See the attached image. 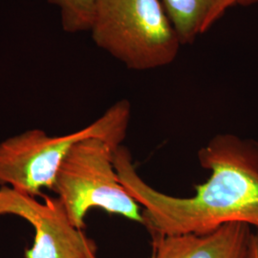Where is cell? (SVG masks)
Listing matches in <instances>:
<instances>
[{
    "label": "cell",
    "mask_w": 258,
    "mask_h": 258,
    "mask_svg": "<svg viewBox=\"0 0 258 258\" xmlns=\"http://www.w3.org/2000/svg\"><path fill=\"white\" fill-rule=\"evenodd\" d=\"M200 166L211 171L190 197L157 190L139 174L132 155L120 146L114 166L121 184L142 207V226L151 237L214 231L242 223L258 230V143L226 133L198 151Z\"/></svg>",
    "instance_id": "6da1fadb"
},
{
    "label": "cell",
    "mask_w": 258,
    "mask_h": 258,
    "mask_svg": "<svg viewBox=\"0 0 258 258\" xmlns=\"http://www.w3.org/2000/svg\"><path fill=\"white\" fill-rule=\"evenodd\" d=\"M131 118V104L120 100L98 120L63 136H49L41 129H30L0 143V185L31 196L52 189L65 157L77 143L100 138L114 150L122 146Z\"/></svg>",
    "instance_id": "7a4b0ae2"
},
{
    "label": "cell",
    "mask_w": 258,
    "mask_h": 258,
    "mask_svg": "<svg viewBox=\"0 0 258 258\" xmlns=\"http://www.w3.org/2000/svg\"><path fill=\"white\" fill-rule=\"evenodd\" d=\"M93 40L128 69L170 64L182 45L162 0H98Z\"/></svg>",
    "instance_id": "3957f363"
},
{
    "label": "cell",
    "mask_w": 258,
    "mask_h": 258,
    "mask_svg": "<svg viewBox=\"0 0 258 258\" xmlns=\"http://www.w3.org/2000/svg\"><path fill=\"white\" fill-rule=\"evenodd\" d=\"M113 160L114 149L105 141L87 138L75 145L59 166L52 190L78 229H84L94 209L142 225V207L120 183Z\"/></svg>",
    "instance_id": "277c9868"
},
{
    "label": "cell",
    "mask_w": 258,
    "mask_h": 258,
    "mask_svg": "<svg viewBox=\"0 0 258 258\" xmlns=\"http://www.w3.org/2000/svg\"><path fill=\"white\" fill-rule=\"evenodd\" d=\"M35 196L10 186L0 187V216L16 215L35 230L34 243L24 258H99L96 242L75 227L58 197Z\"/></svg>",
    "instance_id": "5b68a950"
},
{
    "label": "cell",
    "mask_w": 258,
    "mask_h": 258,
    "mask_svg": "<svg viewBox=\"0 0 258 258\" xmlns=\"http://www.w3.org/2000/svg\"><path fill=\"white\" fill-rule=\"evenodd\" d=\"M251 228L242 223L223 225L196 234L151 237V258H247Z\"/></svg>",
    "instance_id": "8992f818"
},
{
    "label": "cell",
    "mask_w": 258,
    "mask_h": 258,
    "mask_svg": "<svg viewBox=\"0 0 258 258\" xmlns=\"http://www.w3.org/2000/svg\"><path fill=\"white\" fill-rule=\"evenodd\" d=\"M179 39L191 43L235 5L233 0H162Z\"/></svg>",
    "instance_id": "52a82bcc"
},
{
    "label": "cell",
    "mask_w": 258,
    "mask_h": 258,
    "mask_svg": "<svg viewBox=\"0 0 258 258\" xmlns=\"http://www.w3.org/2000/svg\"><path fill=\"white\" fill-rule=\"evenodd\" d=\"M60 12L61 25L67 33L90 31L98 0H47Z\"/></svg>",
    "instance_id": "ba28073f"
},
{
    "label": "cell",
    "mask_w": 258,
    "mask_h": 258,
    "mask_svg": "<svg viewBox=\"0 0 258 258\" xmlns=\"http://www.w3.org/2000/svg\"><path fill=\"white\" fill-rule=\"evenodd\" d=\"M247 258H258V230L251 233Z\"/></svg>",
    "instance_id": "9c48e42d"
},
{
    "label": "cell",
    "mask_w": 258,
    "mask_h": 258,
    "mask_svg": "<svg viewBox=\"0 0 258 258\" xmlns=\"http://www.w3.org/2000/svg\"><path fill=\"white\" fill-rule=\"evenodd\" d=\"M233 1L235 4H240V5H244V6H248V5L258 2V0H233Z\"/></svg>",
    "instance_id": "30bf717a"
}]
</instances>
